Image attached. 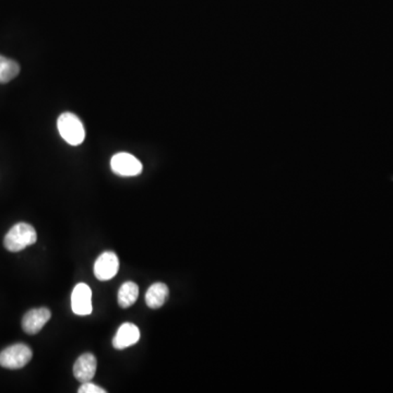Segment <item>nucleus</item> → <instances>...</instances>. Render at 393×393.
Listing matches in <instances>:
<instances>
[{"mask_svg":"<svg viewBox=\"0 0 393 393\" xmlns=\"http://www.w3.org/2000/svg\"><path fill=\"white\" fill-rule=\"evenodd\" d=\"M57 128L62 139L70 145H80L86 138L84 124L78 116L72 113H64L59 116Z\"/></svg>","mask_w":393,"mask_h":393,"instance_id":"2","label":"nucleus"},{"mask_svg":"<svg viewBox=\"0 0 393 393\" xmlns=\"http://www.w3.org/2000/svg\"><path fill=\"white\" fill-rule=\"evenodd\" d=\"M139 298V288L133 282H126L118 291V304L121 308H129Z\"/></svg>","mask_w":393,"mask_h":393,"instance_id":"11","label":"nucleus"},{"mask_svg":"<svg viewBox=\"0 0 393 393\" xmlns=\"http://www.w3.org/2000/svg\"><path fill=\"white\" fill-rule=\"evenodd\" d=\"M79 393H106L107 391L101 387L96 386L91 381L82 383V386L78 390Z\"/></svg>","mask_w":393,"mask_h":393,"instance_id":"13","label":"nucleus"},{"mask_svg":"<svg viewBox=\"0 0 393 393\" xmlns=\"http://www.w3.org/2000/svg\"><path fill=\"white\" fill-rule=\"evenodd\" d=\"M36 239V231L34 227L25 222H21L13 225L6 234L4 245L7 251L18 253L29 246L34 245Z\"/></svg>","mask_w":393,"mask_h":393,"instance_id":"1","label":"nucleus"},{"mask_svg":"<svg viewBox=\"0 0 393 393\" xmlns=\"http://www.w3.org/2000/svg\"><path fill=\"white\" fill-rule=\"evenodd\" d=\"M32 349L27 344L17 343L0 352V366L7 369H20L32 359Z\"/></svg>","mask_w":393,"mask_h":393,"instance_id":"3","label":"nucleus"},{"mask_svg":"<svg viewBox=\"0 0 393 393\" xmlns=\"http://www.w3.org/2000/svg\"><path fill=\"white\" fill-rule=\"evenodd\" d=\"M96 359L93 354L84 353L76 359L74 366V375L76 380L80 382H88L91 381L95 376Z\"/></svg>","mask_w":393,"mask_h":393,"instance_id":"8","label":"nucleus"},{"mask_svg":"<svg viewBox=\"0 0 393 393\" xmlns=\"http://www.w3.org/2000/svg\"><path fill=\"white\" fill-rule=\"evenodd\" d=\"M20 66L13 59L0 55V84H8L19 74Z\"/></svg>","mask_w":393,"mask_h":393,"instance_id":"12","label":"nucleus"},{"mask_svg":"<svg viewBox=\"0 0 393 393\" xmlns=\"http://www.w3.org/2000/svg\"><path fill=\"white\" fill-rule=\"evenodd\" d=\"M168 293L170 291L164 283H154L151 285L145 294V302H147V307H150L151 309L162 307L168 298Z\"/></svg>","mask_w":393,"mask_h":393,"instance_id":"10","label":"nucleus"},{"mask_svg":"<svg viewBox=\"0 0 393 393\" xmlns=\"http://www.w3.org/2000/svg\"><path fill=\"white\" fill-rule=\"evenodd\" d=\"M72 312L78 316L92 314V291L86 283H79L72 294Z\"/></svg>","mask_w":393,"mask_h":393,"instance_id":"5","label":"nucleus"},{"mask_svg":"<svg viewBox=\"0 0 393 393\" xmlns=\"http://www.w3.org/2000/svg\"><path fill=\"white\" fill-rule=\"evenodd\" d=\"M112 171L124 177L138 176L142 173V164L131 153L121 152L114 155L111 160Z\"/></svg>","mask_w":393,"mask_h":393,"instance_id":"4","label":"nucleus"},{"mask_svg":"<svg viewBox=\"0 0 393 393\" xmlns=\"http://www.w3.org/2000/svg\"><path fill=\"white\" fill-rule=\"evenodd\" d=\"M140 340V330L135 324L131 322H126L121 324L115 338L113 339V347L117 349H127L133 347V344L137 343Z\"/></svg>","mask_w":393,"mask_h":393,"instance_id":"9","label":"nucleus"},{"mask_svg":"<svg viewBox=\"0 0 393 393\" xmlns=\"http://www.w3.org/2000/svg\"><path fill=\"white\" fill-rule=\"evenodd\" d=\"M51 317H52V312L48 308L41 307L29 310L22 319L23 331L31 335L39 333Z\"/></svg>","mask_w":393,"mask_h":393,"instance_id":"7","label":"nucleus"},{"mask_svg":"<svg viewBox=\"0 0 393 393\" xmlns=\"http://www.w3.org/2000/svg\"><path fill=\"white\" fill-rule=\"evenodd\" d=\"M119 270V260L113 251H105L94 263V274L100 281L113 279Z\"/></svg>","mask_w":393,"mask_h":393,"instance_id":"6","label":"nucleus"}]
</instances>
